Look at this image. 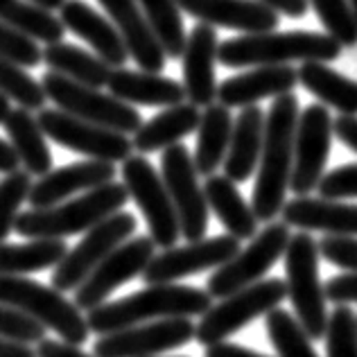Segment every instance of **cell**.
Here are the masks:
<instances>
[{
    "mask_svg": "<svg viewBox=\"0 0 357 357\" xmlns=\"http://www.w3.org/2000/svg\"><path fill=\"white\" fill-rule=\"evenodd\" d=\"M298 120V98L285 93L274 100L265 116L260 167L253 185L251 211L258 222H271L285 206L294 158V131Z\"/></svg>",
    "mask_w": 357,
    "mask_h": 357,
    "instance_id": "6da1fadb",
    "label": "cell"
},
{
    "mask_svg": "<svg viewBox=\"0 0 357 357\" xmlns=\"http://www.w3.org/2000/svg\"><path fill=\"white\" fill-rule=\"evenodd\" d=\"M213 305L208 292L190 285H147L136 294L118 301H107L86 312L91 333L109 335L122 328L154 321V319H190L202 317Z\"/></svg>",
    "mask_w": 357,
    "mask_h": 357,
    "instance_id": "7a4b0ae2",
    "label": "cell"
},
{
    "mask_svg": "<svg viewBox=\"0 0 357 357\" xmlns=\"http://www.w3.org/2000/svg\"><path fill=\"white\" fill-rule=\"evenodd\" d=\"M127 202V188L111 181L93 188L77 199L50 206V208H30L18 213L14 231L30 240H63L77 233H86L96 224L125 208Z\"/></svg>",
    "mask_w": 357,
    "mask_h": 357,
    "instance_id": "3957f363",
    "label": "cell"
},
{
    "mask_svg": "<svg viewBox=\"0 0 357 357\" xmlns=\"http://www.w3.org/2000/svg\"><path fill=\"white\" fill-rule=\"evenodd\" d=\"M344 45L319 32H260L227 39L218 45V59L229 68L283 66L289 61H335Z\"/></svg>",
    "mask_w": 357,
    "mask_h": 357,
    "instance_id": "277c9868",
    "label": "cell"
},
{
    "mask_svg": "<svg viewBox=\"0 0 357 357\" xmlns=\"http://www.w3.org/2000/svg\"><path fill=\"white\" fill-rule=\"evenodd\" d=\"M0 305L14 307L43 328H50L63 344L79 346L89 340L86 317L52 285L48 287L23 276H0Z\"/></svg>",
    "mask_w": 357,
    "mask_h": 357,
    "instance_id": "5b68a950",
    "label": "cell"
},
{
    "mask_svg": "<svg viewBox=\"0 0 357 357\" xmlns=\"http://www.w3.org/2000/svg\"><path fill=\"white\" fill-rule=\"evenodd\" d=\"M285 271H287V296L292 301L296 321L312 342L324 340L328 312L326 292L319 280V247L307 231L289 236L285 247Z\"/></svg>",
    "mask_w": 357,
    "mask_h": 357,
    "instance_id": "8992f818",
    "label": "cell"
},
{
    "mask_svg": "<svg viewBox=\"0 0 357 357\" xmlns=\"http://www.w3.org/2000/svg\"><path fill=\"white\" fill-rule=\"evenodd\" d=\"M41 89L45 98L59 107V111L79 120H86L91 125L107 127L118 134H134L143 125L138 111L114 96H107L100 89H91L77 84L59 73H45L41 79Z\"/></svg>",
    "mask_w": 357,
    "mask_h": 357,
    "instance_id": "52a82bcc",
    "label": "cell"
},
{
    "mask_svg": "<svg viewBox=\"0 0 357 357\" xmlns=\"http://www.w3.org/2000/svg\"><path fill=\"white\" fill-rule=\"evenodd\" d=\"M287 298L285 280L269 278L258 280L227 298H220L218 305H211L202 314V321L195 326V340L202 346L227 342V337L251 324L253 319L271 312Z\"/></svg>",
    "mask_w": 357,
    "mask_h": 357,
    "instance_id": "ba28073f",
    "label": "cell"
},
{
    "mask_svg": "<svg viewBox=\"0 0 357 357\" xmlns=\"http://www.w3.org/2000/svg\"><path fill=\"white\" fill-rule=\"evenodd\" d=\"M122 185L127 188L129 199H134L143 213L149 227V238L161 249L176 247L181 238L176 211L172 206L170 195L156 167L145 156H129L122 161Z\"/></svg>",
    "mask_w": 357,
    "mask_h": 357,
    "instance_id": "9c48e42d",
    "label": "cell"
},
{
    "mask_svg": "<svg viewBox=\"0 0 357 357\" xmlns=\"http://www.w3.org/2000/svg\"><path fill=\"white\" fill-rule=\"evenodd\" d=\"M289 242V227L285 222L269 224L265 231H260L256 238H251L247 249L238 251L229 262L213 271L208 278V296L227 298L240 289L249 287L267 274L276 265V260L285 253Z\"/></svg>",
    "mask_w": 357,
    "mask_h": 357,
    "instance_id": "30bf717a",
    "label": "cell"
},
{
    "mask_svg": "<svg viewBox=\"0 0 357 357\" xmlns=\"http://www.w3.org/2000/svg\"><path fill=\"white\" fill-rule=\"evenodd\" d=\"M134 231H136V218L125 211H118L105 222L96 224V227L86 231V236H84V240L77 247H73L61 258L59 265L54 267L50 280L52 287L57 292L77 289L111 251L134 236Z\"/></svg>",
    "mask_w": 357,
    "mask_h": 357,
    "instance_id": "8fae6325",
    "label": "cell"
},
{
    "mask_svg": "<svg viewBox=\"0 0 357 357\" xmlns=\"http://www.w3.org/2000/svg\"><path fill=\"white\" fill-rule=\"evenodd\" d=\"M45 138L54 140L57 145L89 156L91 161H107V163H122L131 156L134 145L131 138L107 127L91 125L86 120L63 114L59 109H41L36 116Z\"/></svg>",
    "mask_w": 357,
    "mask_h": 357,
    "instance_id": "7c38bea8",
    "label": "cell"
},
{
    "mask_svg": "<svg viewBox=\"0 0 357 357\" xmlns=\"http://www.w3.org/2000/svg\"><path fill=\"white\" fill-rule=\"evenodd\" d=\"M161 178L176 211L178 229L188 242L204 240L208 229V204L197 181V170L188 147L176 143L163 149Z\"/></svg>",
    "mask_w": 357,
    "mask_h": 357,
    "instance_id": "4fadbf2b",
    "label": "cell"
},
{
    "mask_svg": "<svg viewBox=\"0 0 357 357\" xmlns=\"http://www.w3.org/2000/svg\"><path fill=\"white\" fill-rule=\"evenodd\" d=\"M154 253L156 244L149 236H138L122 242L75 289V305L89 312V310L107 303V298L120 285H125L131 278L143 274L147 262L154 258Z\"/></svg>",
    "mask_w": 357,
    "mask_h": 357,
    "instance_id": "5bb4252c",
    "label": "cell"
},
{
    "mask_svg": "<svg viewBox=\"0 0 357 357\" xmlns=\"http://www.w3.org/2000/svg\"><path fill=\"white\" fill-rule=\"evenodd\" d=\"M333 120L324 105H310L298 114L294 131V158L289 188L296 197H307L321 181L331 154Z\"/></svg>",
    "mask_w": 357,
    "mask_h": 357,
    "instance_id": "9a60e30c",
    "label": "cell"
},
{
    "mask_svg": "<svg viewBox=\"0 0 357 357\" xmlns=\"http://www.w3.org/2000/svg\"><path fill=\"white\" fill-rule=\"evenodd\" d=\"M195 340V324L190 319H158L122 331L102 335L93 346L96 357H154L181 349Z\"/></svg>",
    "mask_w": 357,
    "mask_h": 357,
    "instance_id": "2e32d148",
    "label": "cell"
},
{
    "mask_svg": "<svg viewBox=\"0 0 357 357\" xmlns=\"http://www.w3.org/2000/svg\"><path fill=\"white\" fill-rule=\"evenodd\" d=\"M240 251V240L233 236H218L208 240L188 242L185 247H170L147 262L140 276L147 285L174 283L185 276L199 274L206 269H218Z\"/></svg>",
    "mask_w": 357,
    "mask_h": 357,
    "instance_id": "e0dca14e",
    "label": "cell"
},
{
    "mask_svg": "<svg viewBox=\"0 0 357 357\" xmlns=\"http://www.w3.org/2000/svg\"><path fill=\"white\" fill-rule=\"evenodd\" d=\"M116 174V163L91 161V158L82 163L63 165L59 170H50L48 174L39 176V181H34L30 188L27 202L32 204V208H50L82 190L89 192L93 188L111 183Z\"/></svg>",
    "mask_w": 357,
    "mask_h": 357,
    "instance_id": "ac0fdd59",
    "label": "cell"
},
{
    "mask_svg": "<svg viewBox=\"0 0 357 357\" xmlns=\"http://www.w3.org/2000/svg\"><path fill=\"white\" fill-rule=\"evenodd\" d=\"M218 32L213 25L199 23L185 36L183 59V91L185 100L195 107H208L218 100L215 61H218Z\"/></svg>",
    "mask_w": 357,
    "mask_h": 357,
    "instance_id": "d6986e66",
    "label": "cell"
},
{
    "mask_svg": "<svg viewBox=\"0 0 357 357\" xmlns=\"http://www.w3.org/2000/svg\"><path fill=\"white\" fill-rule=\"evenodd\" d=\"M174 3L199 23L229 27L244 34L274 32L280 23L274 9L258 0H174Z\"/></svg>",
    "mask_w": 357,
    "mask_h": 357,
    "instance_id": "ffe728a7",
    "label": "cell"
},
{
    "mask_svg": "<svg viewBox=\"0 0 357 357\" xmlns=\"http://www.w3.org/2000/svg\"><path fill=\"white\" fill-rule=\"evenodd\" d=\"M98 3L105 7L125 43L127 54L140 66V70L161 73L165 68V52L136 0H98Z\"/></svg>",
    "mask_w": 357,
    "mask_h": 357,
    "instance_id": "44dd1931",
    "label": "cell"
},
{
    "mask_svg": "<svg viewBox=\"0 0 357 357\" xmlns=\"http://www.w3.org/2000/svg\"><path fill=\"white\" fill-rule=\"evenodd\" d=\"M298 84V75L289 63L283 66H256L249 73L224 79L218 86V100L227 109H244L265 98H278L292 93Z\"/></svg>",
    "mask_w": 357,
    "mask_h": 357,
    "instance_id": "7402d4cb",
    "label": "cell"
},
{
    "mask_svg": "<svg viewBox=\"0 0 357 357\" xmlns=\"http://www.w3.org/2000/svg\"><path fill=\"white\" fill-rule=\"evenodd\" d=\"M59 21L75 36L86 41L98 57L109 63L111 68H125L129 54L118 30L109 18L100 16L91 5H86L84 0H66L61 5Z\"/></svg>",
    "mask_w": 357,
    "mask_h": 357,
    "instance_id": "603a6c76",
    "label": "cell"
},
{
    "mask_svg": "<svg viewBox=\"0 0 357 357\" xmlns=\"http://www.w3.org/2000/svg\"><path fill=\"white\" fill-rule=\"evenodd\" d=\"M283 222L303 231H326L328 236H357V206L335 199L296 197L283 206Z\"/></svg>",
    "mask_w": 357,
    "mask_h": 357,
    "instance_id": "cb8c5ba5",
    "label": "cell"
},
{
    "mask_svg": "<svg viewBox=\"0 0 357 357\" xmlns=\"http://www.w3.org/2000/svg\"><path fill=\"white\" fill-rule=\"evenodd\" d=\"M107 89L111 96L138 107H176L185 102L183 84L167 79L158 73H138L127 68H114Z\"/></svg>",
    "mask_w": 357,
    "mask_h": 357,
    "instance_id": "d4e9b609",
    "label": "cell"
},
{
    "mask_svg": "<svg viewBox=\"0 0 357 357\" xmlns=\"http://www.w3.org/2000/svg\"><path fill=\"white\" fill-rule=\"evenodd\" d=\"M262 134H265V114L262 109L251 105L240 111L233 122L227 156H224V176L233 183H242L253 174L260 161Z\"/></svg>",
    "mask_w": 357,
    "mask_h": 357,
    "instance_id": "484cf974",
    "label": "cell"
},
{
    "mask_svg": "<svg viewBox=\"0 0 357 357\" xmlns=\"http://www.w3.org/2000/svg\"><path fill=\"white\" fill-rule=\"evenodd\" d=\"M199 107L183 102V105L167 107L152 120L143 122L131 138V145L138 149L140 154L158 152V149H167L170 145H176L178 140L192 134L199 127Z\"/></svg>",
    "mask_w": 357,
    "mask_h": 357,
    "instance_id": "4316f807",
    "label": "cell"
},
{
    "mask_svg": "<svg viewBox=\"0 0 357 357\" xmlns=\"http://www.w3.org/2000/svg\"><path fill=\"white\" fill-rule=\"evenodd\" d=\"M204 197L208 208L218 215V220L236 240H251L258 233V220L251 206L242 199L236 183L227 176L211 174L204 183Z\"/></svg>",
    "mask_w": 357,
    "mask_h": 357,
    "instance_id": "83f0119b",
    "label": "cell"
},
{
    "mask_svg": "<svg viewBox=\"0 0 357 357\" xmlns=\"http://www.w3.org/2000/svg\"><path fill=\"white\" fill-rule=\"evenodd\" d=\"M3 127L9 136V145L21 161L23 170L30 176H43L52 170V154L45 143V134L41 131L36 118L27 109H12L7 114Z\"/></svg>",
    "mask_w": 357,
    "mask_h": 357,
    "instance_id": "f1b7e54d",
    "label": "cell"
},
{
    "mask_svg": "<svg viewBox=\"0 0 357 357\" xmlns=\"http://www.w3.org/2000/svg\"><path fill=\"white\" fill-rule=\"evenodd\" d=\"M231 129L233 118L227 107H222L220 102L204 107L199 127H197V149L192 158L197 174L211 176L224 163L231 140Z\"/></svg>",
    "mask_w": 357,
    "mask_h": 357,
    "instance_id": "f546056e",
    "label": "cell"
},
{
    "mask_svg": "<svg viewBox=\"0 0 357 357\" xmlns=\"http://www.w3.org/2000/svg\"><path fill=\"white\" fill-rule=\"evenodd\" d=\"M41 61L48 63L52 73H59L77 84L91 89H105L111 77V66L102 61L98 54L77 48L73 43H48L41 50Z\"/></svg>",
    "mask_w": 357,
    "mask_h": 357,
    "instance_id": "4dcf8cb0",
    "label": "cell"
},
{
    "mask_svg": "<svg viewBox=\"0 0 357 357\" xmlns=\"http://www.w3.org/2000/svg\"><path fill=\"white\" fill-rule=\"evenodd\" d=\"M296 75L298 82L324 105L342 111L344 116L357 114V82L328 68L321 61H303Z\"/></svg>",
    "mask_w": 357,
    "mask_h": 357,
    "instance_id": "1f68e13d",
    "label": "cell"
},
{
    "mask_svg": "<svg viewBox=\"0 0 357 357\" xmlns=\"http://www.w3.org/2000/svg\"><path fill=\"white\" fill-rule=\"evenodd\" d=\"M66 253V240H32L27 244L0 242V276H23L57 267Z\"/></svg>",
    "mask_w": 357,
    "mask_h": 357,
    "instance_id": "d6a6232c",
    "label": "cell"
},
{
    "mask_svg": "<svg viewBox=\"0 0 357 357\" xmlns=\"http://www.w3.org/2000/svg\"><path fill=\"white\" fill-rule=\"evenodd\" d=\"M0 23L14 27L32 41L43 43H59L66 32V27L57 16H52V12H45L27 0H0Z\"/></svg>",
    "mask_w": 357,
    "mask_h": 357,
    "instance_id": "836d02e7",
    "label": "cell"
},
{
    "mask_svg": "<svg viewBox=\"0 0 357 357\" xmlns=\"http://www.w3.org/2000/svg\"><path fill=\"white\" fill-rule=\"evenodd\" d=\"M140 12L145 14L147 23L152 25L158 43L165 57H181L185 45V27L181 18V9L174 0H136Z\"/></svg>",
    "mask_w": 357,
    "mask_h": 357,
    "instance_id": "e575fe53",
    "label": "cell"
},
{
    "mask_svg": "<svg viewBox=\"0 0 357 357\" xmlns=\"http://www.w3.org/2000/svg\"><path fill=\"white\" fill-rule=\"evenodd\" d=\"M267 335L278 357H319L312 349V340L285 310L274 307L267 312Z\"/></svg>",
    "mask_w": 357,
    "mask_h": 357,
    "instance_id": "d590c367",
    "label": "cell"
},
{
    "mask_svg": "<svg viewBox=\"0 0 357 357\" xmlns=\"http://www.w3.org/2000/svg\"><path fill=\"white\" fill-rule=\"evenodd\" d=\"M0 96L14 100L18 107L27 111H41L48 100L41 84L32 75H27L23 66L3 57H0Z\"/></svg>",
    "mask_w": 357,
    "mask_h": 357,
    "instance_id": "8d00e7d4",
    "label": "cell"
},
{
    "mask_svg": "<svg viewBox=\"0 0 357 357\" xmlns=\"http://www.w3.org/2000/svg\"><path fill=\"white\" fill-rule=\"evenodd\" d=\"M312 3L319 21L324 23L326 32L342 45H357V21L351 12L349 0H307Z\"/></svg>",
    "mask_w": 357,
    "mask_h": 357,
    "instance_id": "74e56055",
    "label": "cell"
},
{
    "mask_svg": "<svg viewBox=\"0 0 357 357\" xmlns=\"http://www.w3.org/2000/svg\"><path fill=\"white\" fill-rule=\"evenodd\" d=\"M32 188V176L25 170H16L0 181V242L14 231V224Z\"/></svg>",
    "mask_w": 357,
    "mask_h": 357,
    "instance_id": "f35d334b",
    "label": "cell"
},
{
    "mask_svg": "<svg viewBox=\"0 0 357 357\" xmlns=\"http://www.w3.org/2000/svg\"><path fill=\"white\" fill-rule=\"evenodd\" d=\"M328 357H357V319L349 305H337L326 326Z\"/></svg>",
    "mask_w": 357,
    "mask_h": 357,
    "instance_id": "ab89813d",
    "label": "cell"
},
{
    "mask_svg": "<svg viewBox=\"0 0 357 357\" xmlns=\"http://www.w3.org/2000/svg\"><path fill=\"white\" fill-rule=\"evenodd\" d=\"M0 57L23 66V68H36L41 63V48L30 36L0 23Z\"/></svg>",
    "mask_w": 357,
    "mask_h": 357,
    "instance_id": "60d3db41",
    "label": "cell"
},
{
    "mask_svg": "<svg viewBox=\"0 0 357 357\" xmlns=\"http://www.w3.org/2000/svg\"><path fill=\"white\" fill-rule=\"evenodd\" d=\"M0 337L32 346L45 340V328L14 307L0 305Z\"/></svg>",
    "mask_w": 357,
    "mask_h": 357,
    "instance_id": "b9f144b4",
    "label": "cell"
},
{
    "mask_svg": "<svg viewBox=\"0 0 357 357\" xmlns=\"http://www.w3.org/2000/svg\"><path fill=\"white\" fill-rule=\"evenodd\" d=\"M317 190L321 195V199H335V202L357 197V163L342 165L331 174L321 176V181L317 183Z\"/></svg>",
    "mask_w": 357,
    "mask_h": 357,
    "instance_id": "7bdbcfd3",
    "label": "cell"
},
{
    "mask_svg": "<svg viewBox=\"0 0 357 357\" xmlns=\"http://www.w3.org/2000/svg\"><path fill=\"white\" fill-rule=\"evenodd\" d=\"M317 247L328 262L357 274V238L326 236L321 242H317Z\"/></svg>",
    "mask_w": 357,
    "mask_h": 357,
    "instance_id": "ee69618b",
    "label": "cell"
},
{
    "mask_svg": "<svg viewBox=\"0 0 357 357\" xmlns=\"http://www.w3.org/2000/svg\"><path fill=\"white\" fill-rule=\"evenodd\" d=\"M324 292H326V301H333L337 305L357 303V274L335 276L331 283H326Z\"/></svg>",
    "mask_w": 357,
    "mask_h": 357,
    "instance_id": "f6af8a7d",
    "label": "cell"
},
{
    "mask_svg": "<svg viewBox=\"0 0 357 357\" xmlns=\"http://www.w3.org/2000/svg\"><path fill=\"white\" fill-rule=\"evenodd\" d=\"M36 357H96V355H86L84 351H79L77 346H70L63 342L41 340L36 344Z\"/></svg>",
    "mask_w": 357,
    "mask_h": 357,
    "instance_id": "bcb514c9",
    "label": "cell"
},
{
    "mask_svg": "<svg viewBox=\"0 0 357 357\" xmlns=\"http://www.w3.org/2000/svg\"><path fill=\"white\" fill-rule=\"evenodd\" d=\"M333 131L344 145H349L353 152H357V116H340L333 122Z\"/></svg>",
    "mask_w": 357,
    "mask_h": 357,
    "instance_id": "7dc6e473",
    "label": "cell"
},
{
    "mask_svg": "<svg viewBox=\"0 0 357 357\" xmlns=\"http://www.w3.org/2000/svg\"><path fill=\"white\" fill-rule=\"evenodd\" d=\"M206 357H267V355H260L256 351H249V349H244V346L231 344V342H218V344L206 346Z\"/></svg>",
    "mask_w": 357,
    "mask_h": 357,
    "instance_id": "c3c4849f",
    "label": "cell"
},
{
    "mask_svg": "<svg viewBox=\"0 0 357 357\" xmlns=\"http://www.w3.org/2000/svg\"><path fill=\"white\" fill-rule=\"evenodd\" d=\"M258 3L274 9L276 14H285L289 18H301L307 14V0H258Z\"/></svg>",
    "mask_w": 357,
    "mask_h": 357,
    "instance_id": "681fc988",
    "label": "cell"
},
{
    "mask_svg": "<svg viewBox=\"0 0 357 357\" xmlns=\"http://www.w3.org/2000/svg\"><path fill=\"white\" fill-rule=\"evenodd\" d=\"M18 165H21V161H18L14 147L9 145L5 138H0V172L12 174L18 170Z\"/></svg>",
    "mask_w": 357,
    "mask_h": 357,
    "instance_id": "f907efd6",
    "label": "cell"
},
{
    "mask_svg": "<svg viewBox=\"0 0 357 357\" xmlns=\"http://www.w3.org/2000/svg\"><path fill=\"white\" fill-rule=\"evenodd\" d=\"M0 357H36V351L27 344H18L0 337Z\"/></svg>",
    "mask_w": 357,
    "mask_h": 357,
    "instance_id": "816d5d0a",
    "label": "cell"
},
{
    "mask_svg": "<svg viewBox=\"0 0 357 357\" xmlns=\"http://www.w3.org/2000/svg\"><path fill=\"white\" fill-rule=\"evenodd\" d=\"M27 3L45 9V12H54V9H61V5L66 3V0H27Z\"/></svg>",
    "mask_w": 357,
    "mask_h": 357,
    "instance_id": "f5cc1de1",
    "label": "cell"
},
{
    "mask_svg": "<svg viewBox=\"0 0 357 357\" xmlns=\"http://www.w3.org/2000/svg\"><path fill=\"white\" fill-rule=\"evenodd\" d=\"M9 111H12V107H9V100H7L5 96H0V125L5 122V118H7Z\"/></svg>",
    "mask_w": 357,
    "mask_h": 357,
    "instance_id": "db71d44e",
    "label": "cell"
},
{
    "mask_svg": "<svg viewBox=\"0 0 357 357\" xmlns=\"http://www.w3.org/2000/svg\"><path fill=\"white\" fill-rule=\"evenodd\" d=\"M349 5H351V12H353L355 21H357V0H349Z\"/></svg>",
    "mask_w": 357,
    "mask_h": 357,
    "instance_id": "11a10c76",
    "label": "cell"
}]
</instances>
